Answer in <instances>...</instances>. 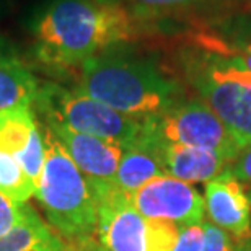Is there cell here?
Returning a JSON list of instances; mask_svg holds the SVG:
<instances>
[{
  "label": "cell",
  "instance_id": "277c9868",
  "mask_svg": "<svg viewBox=\"0 0 251 251\" xmlns=\"http://www.w3.org/2000/svg\"><path fill=\"white\" fill-rule=\"evenodd\" d=\"M178 64L184 80L225 126L251 144V75L199 44L183 48Z\"/></svg>",
  "mask_w": 251,
  "mask_h": 251
},
{
  "label": "cell",
  "instance_id": "3957f363",
  "mask_svg": "<svg viewBox=\"0 0 251 251\" xmlns=\"http://www.w3.org/2000/svg\"><path fill=\"white\" fill-rule=\"evenodd\" d=\"M43 137L46 162L34 196L49 225L67 242L78 245L97 235V194L46 126Z\"/></svg>",
  "mask_w": 251,
  "mask_h": 251
},
{
  "label": "cell",
  "instance_id": "6da1fadb",
  "mask_svg": "<svg viewBox=\"0 0 251 251\" xmlns=\"http://www.w3.org/2000/svg\"><path fill=\"white\" fill-rule=\"evenodd\" d=\"M149 22L108 0H52L34 20L33 54L54 70L80 67L132 41Z\"/></svg>",
  "mask_w": 251,
  "mask_h": 251
},
{
  "label": "cell",
  "instance_id": "4fadbf2b",
  "mask_svg": "<svg viewBox=\"0 0 251 251\" xmlns=\"http://www.w3.org/2000/svg\"><path fill=\"white\" fill-rule=\"evenodd\" d=\"M167 175L162 150L157 142L142 134L135 142L123 147V157L116 173V188L130 196L152 179Z\"/></svg>",
  "mask_w": 251,
  "mask_h": 251
},
{
  "label": "cell",
  "instance_id": "44dd1931",
  "mask_svg": "<svg viewBox=\"0 0 251 251\" xmlns=\"http://www.w3.org/2000/svg\"><path fill=\"white\" fill-rule=\"evenodd\" d=\"M230 247L232 240L227 232L210 222H204V245L201 251H227Z\"/></svg>",
  "mask_w": 251,
  "mask_h": 251
},
{
  "label": "cell",
  "instance_id": "d4e9b609",
  "mask_svg": "<svg viewBox=\"0 0 251 251\" xmlns=\"http://www.w3.org/2000/svg\"><path fill=\"white\" fill-rule=\"evenodd\" d=\"M227 251H240V248H238V247H235V245H232V247H230Z\"/></svg>",
  "mask_w": 251,
  "mask_h": 251
},
{
  "label": "cell",
  "instance_id": "ffe728a7",
  "mask_svg": "<svg viewBox=\"0 0 251 251\" xmlns=\"http://www.w3.org/2000/svg\"><path fill=\"white\" fill-rule=\"evenodd\" d=\"M230 175H233L245 188H251V144L242 149L228 165Z\"/></svg>",
  "mask_w": 251,
  "mask_h": 251
},
{
  "label": "cell",
  "instance_id": "2e32d148",
  "mask_svg": "<svg viewBox=\"0 0 251 251\" xmlns=\"http://www.w3.org/2000/svg\"><path fill=\"white\" fill-rule=\"evenodd\" d=\"M0 193L17 204H26L36 193L20 160L0 152Z\"/></svg>",
  "mask_w": 251,
  "mask_h": 251
},
{
  "label": "cell",
  "instance_id": "9c48e42d",
  "mask_svg": "<svg viewBox=\"0 0 251 251\" xmlns=\"http://www.w3.org/2000/svg\"><path fill=\"white\" fill-rule=\"evenodd\" d=\"M93 189L114 186L123 145L95 135L75 132L56 123H44Z\"/></svg>",
  "mask_w": 251,
  "mask_h": 251
},
{
  "label": "cell",
  "instance_id": "7c38bea8",
  "mask_svg": "<svg viewBox=\"0 0 251 251\" xmlns=\"http://www.w3.org/2000/svg\"><path fill=\"white\" fill-rule=\"evenodd\" d=\"M39 82L13 44L0 38V111L33 106Z\"/></svg>",
  "mask_w": 251,
  "mask_h": 251
},
{
  "label": "cell",
  "instance_id": "5bb4252c",
  "mask_svg": "<svg viewBox=\"0 0 251 251\" xmlns=\"http://www.w3.org/2000/svg\"><path fill=\"white\" fill-rule=\"evenodd\" d=\"M0 251H75V247L25 204L22 220L0 237Z\"/></svg>",
  "mask_w": 251,
  "mask_h": 251
},
{
  "label": "cell",
  "instance_id": "cb8c5ba5",
  "mask_svg": "<svg viewBox=\"0 0 251 251\" xmlns=\"http://www.w3.org/2000/svg\"><path fill=\"white\" fill-rule=\"evenodd\" d=\"M238 248H240V251H251V238L245 240V242L240 243Z\"/></svg>",
  "mask_w": 251,
  "mask_h": 251
},
{
  "label": "cell",
  "instance_id": "ac0fdd59",
  "mask_svg": "<svg viewBox=\"0 0 251 251\" xmlns=\"http://www.w3.org/2000/svg\"><path fill=\"white\" fill-rule=\"evenodd\" d=\"M204 245V222L189 227H179L173 251H201Z\"/></svg>",
  "mask_w": 251,
  "mask_h": 251
},
{
  "label": "cell",
  "instance_id": "9a60e30c",
  "mask_svg": "<svg viewBox=\"0 0 251 251\" xmlns=\"http://www.w3.org/2000/svg\"><path fill=\"white\" fill-rule=\"evenodd\" d=\"M38 129L33 106L0 111V152L13 155L22 163L25 150Z\"/></svg>",
  "mask_w": 251,
  "mask_h": 251
},
{
  "label": "cell",
  "instance_id": "603a6c76",
  "mask_svg": "<svg viewBox=\"0 0 251 251\" xmlns=\"http://www.w3.org/2000/svg\"><path fill=\"white\" fill-rule=\"evenodd\" d=\"M75 251H106V250L98 243V240L90 238V240H85L82 243L75 245Z\"/></svg>",
  "mask_w": 251,
  "mask_h": 251
},
{
  "label": "cell",
  "instance_id": "7a4b0ae2",
  "mask_svg": "<svg viewBox=\"0 0 251 251\" xmlns=\"http://www.w3.org/2000/svg\"><path fill=\"white\" fill-rule=\"evenodd\" d=\"M129 118L158 116L184 100V88L153 59L114 48L80 65L77 87Z\"/></svg>",
  "mask_w": 251,
  "mask_h": 251
},
{
  "label": "cell",
  "instance_id": "30bf717a",
  "mask_svg": "<svg viewBox=\"0 0 251 251\" xmlns=\"http://www.w3.org/2000/svg\"><path fill=\"white\" fill-rule=\"evenodd\" d=\"M205 215L233 238L245 242L251 238V202L248 191L227 170L204 184Z\"/></svg>",
  "mask_w": 251,
  "mask_h": 251
},
{
  "label": "cell",
  "instance_id": "52a82bcc",
  "mask_svg": "<svg viewBox=\"0 0 251 251\" xmlns=\"http://www.w3.org/2000/svg\"><path fill=\"white\" fill-rule=\"evenodd\" d=\"M142 134L160 145L212 150L228 160L248 145L201 98H184L168 111L144 119Z\"/></svg>",
  "mask_w": 251,
  "mask_h": 251
},
{
  "label": "cell",
  "instance_id": "5b68a950",
  "mask_svg": "<svg viewBox=\"0 0 251 251\" xmlns=\"http://www.w3.org/2000/svg\"><path fill=\"white\" fill-rule=\"evenodd\" d=\"M33 106L41 113L44 123L61 124L75 132L111 140L123 147L140 139L144 130V121L126 116L77 88L52 82L39 87Z\"/></svg>",
  "mask_w": 251,
  "mask_h": 251
},
{
  "label": "cell",
  "instance_id": "ba28073f",
  "mask_svg": "<svg viewBox=\"0 0 251 251\" xmlns=\"http://www.w3.org/2000/svg\"><path fill=\"white\" fill-rule=\"evenodd\" d=\"M130 202L144 217L189 227L204 222V196L181 179L163 175L144 184L129 196Z\"/></svg>",
  "mask_w": 251,
  "mask_h": 251
},
{
  "label": "cell",
  "instance_id": "8992f818",
  "mask_svg": "<svg viewBox=\"0 0 251 251\" xmlns=\"http://www.w3.org/2000/svg\"><path fill=\"white\" fill-rule=\"evenodd\" d=\"M97 240L106 251H173L179 227L144 217L129 196L114 186L95 189Z\"/></svg>",
  "mask_w": 251,
  "mask_h": 251
},
{
  "label": "cell",
  "instance_id": "e0dca14e",
  "mask_svg": "<svg viewBox=\"0 0 251 251\" xmlns=\"http://www.w3.org/2000/svg\"><path fill=\"white\" fill-rule=\"evenodd\" d=\"M108 2L123 5L139 18H142L144 22H150L163 15L183 13L189 10L209 7L217 0H108Z\"/></svg>",
  "mask_w": 251,
  "mask_h": 251
},
{
  "label": "cell",
  "instance_id": "8fae6325",
  "mask_svg": "<svg viewBox=\"0 0 251 251\" xmlns=\"http://www.w3.org/2000/svg\"><path fill=\"white\" fill-rule=\"evenodd\" d=\"M160 150L167 175L189 184H205L212 181L214 178L227 172L232 162L212 150L184 145H160Z\"/></svg>",
  "mask_w": 251,
  "mask_h": 251
},
{
  "label": "cell",
  "instance_id": "7402d4cb",
  "mask_svg": "<svg viewBox=\"0 0 251 251\" xmlns=\"http://www.w3.org/2000/svg\"><path fill=\"white\" fill-rule=\"evenodd\" d=\"M232 46L245 49V51H251V29H240L238 33H233L232 38L225 39Z\"/></svg>",
  "mask_w": 251,
  "mask_h": 251
},
{
  "label": "cell",
  "instance_id": "d6986e66",
  "mask_svg": "<svg viewBox=\"0 0 251 251\" xmlns=\"http://www.w3.org/2000/svg\"><path fill=\"white\" fill-rule=\"evenodd\" d=\"M25 204H17L0 193V237L10 232L23 217Z\"/></svg>",
  "mask_w": 251,
  "mask_h": 251
},
{
  "label": "cell",
  "instance_id": "484cf974",
  "mask_svg": "<svg viewBox=\"0 0 251 251\" xmlns=\"http://www.w3.org/2000/svg\"><path fill=\"white\" fill-rule=\"evenodd\" d=\"M248 198H250V202H251V188L248 189Z\"/></svg>",
  "mask_w": 251,
  "mask_h": 251
}]
</instances>
